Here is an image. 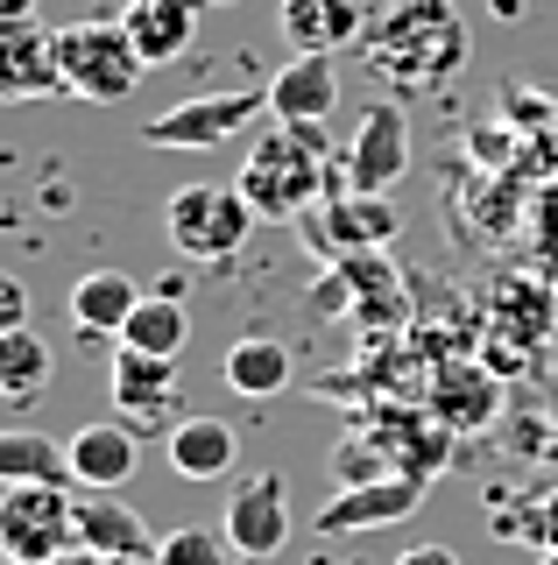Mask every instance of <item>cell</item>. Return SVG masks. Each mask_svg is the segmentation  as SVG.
<instances>
[{
  "label": "cell",
  "mask_w": 558,
  "mask_h": 565,
  "mask_svg": "<svg viewBox=\"0 0 558 565\" xmlns=\"http://www.w3.org/2000/svg\"><path fill=\"white\" fill-rule=\"evenodd\" d=\"M368 71L389 93H439L466 71V22L452 0H389L382 14H368L361 29Z\"/></svg>",
  "instance_id": "1"
},
{
  "label": "cell",
  "mask_w": 558,
  "mask_h": 565,
  "mask_svg": "<svg viewBox=\"0 0 558 565\" xmlns=\"http://www.w3.org/2000/svg\"><path fill=\"white\" fill-rule=\"evenodd\" d=\"M325 163H333V141L325 128H298V120H269L255 135L248 163H240L234 184L248 191V205L261 220H304L311 199L325 191Z\"/></svg>",
  "instance_id": "2"
},
{
  "label": "cell",
  "mask_w": 558,
  "mask_h": 565,
  "mask_svg": "<svg viewBox=\"0 0 558 565\" xmlns=\"http://www.w3.org/2000/svg\"><path fill=\"white\" fill-rule=\"evenodd\" d=\"M57 64H64V93H78V99H93V106H120L142 85V50H135V35L120 29V22H72V29H57Z\"/></svg>",
  "instance_id": "3"
},
{
  "label": "cell",
  "mask_w": 558,
  "mask_h": 565,
  "mask_svg": "<svg viewBox=\"0 0 558 565\" xmlns=\"http://www.w3.org/2000/svg\"><path fill=\"white\" fill-rule=\"evenodd\" d=\"M163 220H170V241H178L184 255L234 262L240 247H248L261 212L248 205V191H240V184H178V191H170V205H163Z\"/></svg>",
  "instance_id": "4"
},
{
  "label": "cell",
  "mask_w": 558,
  "mask_h": 565,
  "mask_svg": "<svg viewBox=\"0 0 558 565\" xmlns=\"http://www.w3.org/2000/svg\"><path fill=\"white\" fill-rule=\"evenodd\" d=\"M78 544V488H8L0 494V558L50 565Z\"/></svg>",
  "instance_id": "5"
},
{
  "label": "cell",
  "mask_w": 558,
  "mask_h": 565,
  "mask_svg": "<svg viewBox=\"0 0 558 565\" xmlns=\"http://www.w3.org/2000/svg\"><path fill=\"white\" fill-rule=\"evenodd\" d=\"M255 114H269V93H198V99H178L163 114H149L142 141L149 149H219L240 128H255Z\"/></svg>",
  "instance_id": "6"
},
{
  "label": "cell",
  "mask_w": 558,
  "mask_h": 565,
  "mask_svg": "<svg viewBox=\"0 0 558 565\" xmlns=\"http://www.w3.org/2000/svg\"><path fill=\"white\" fill-rule=\"evenodd\" d=\"M404 177H410V114L396 99H382V106L361 114L354 141H346V191H375V199H389Z\"/></svg>",
  "instance_id": "7"
},
{
  "label": "cell",
  "mask_w": 558,
  "mask_h": 565,
  "mask_svg": "<svg viewBox=\"0 0 558 565\" xmlns=\"http://www.w3.org/2000/svg\"><path fill=\"white\" fill-rule=\"evenodd\" d=\"M226 544H234V558H276L290 537V481L283 473H255V481H240L226 494Z\"/></svg>",
  "instance_id": "8"
},
{
  "label": "cell",
  "mask_w": 558,
  "mask_h": 565,
  "mask_svg": "<svg viewBox=\"0 0 558 565\" xmlns=\"http://www.w3.org/2000/svg\"><path fill=\"white\" fill-rule=\"evenodd\" d=\"M135 305H142V282H135L128 269H85V276L72 282V297H64L78 340L93 347V353H114V347H120V332H128Z\"/></svg>",
  "instance_id": "9"
},
{
  "label": "cell",
  "mask_w": 558,
  "mask_h": 565,
  "mask_svg": "<svg viewBox=\"0 0 558 565\" xmlns=\"http://www.w3.org/2000/svg\"><path fill=\"white\" fill-rule=\"evenodd\" d=\"M304 241L319 255H361V247H389L396 241V212L375 191H340L325 212H304Z\"/></svg>",
  "instance_id": "10"
},
{
  "label": "cell",
  "mask_w": 558,
  "mask_h": 565,
  "mask_svg": "<svg viewBox=\"0 0 558 565\" xmlns=\"http://www.w3.org/2000/svg\"><path fill=\"white\" fill-rule=\"evenodd\" d=\"M425 502V473H382V481L340 488L333 502L319 509V537H346V530H382V523H404L410 509Z\"/></svg>",
  "instance_id": "11"
},
{
  "label": "cell",
  "mask_w": 558,
  "mask_h": 565,
  "mask_svg": "<svg viewBox=\"0 0 558 565\" xmlns=\"http://www.w3.org/2000/svg\"><path fill=\"white\" fill-rule=\"evenodd\" d=\"M340 106V64L333 50H298L269 78V120H298V128H325Z\"/></svg>",
  "instance_id": "12"
},
{
  "label": "cell",
  "mask_w": 558,
  "mask_h": 565,
  "mask_svg": "<svg viewBox=\"0 0 558 565\" xmlns=\"http://www.w3.org/2000/svg\"><path fill=\"white\" fill-rule=\"evenodd\" d=\"M57 93H64L57 29L8 22L0 29V99H57Z\"/></svg>",
  "instance_id": "13"
},
{
  "label": "cell",
  "mask_w": 558,
  "mask_h": 565,
  "mask_svg": "<svg viewBox=\"0 0 558 565\" xmlns=\"http://www.w3.org/2000/svg\"><path fill=\"white\" fill-rule=\"evenodd\" d=\"M107 388H114L120 424H163V417H170V396H178V361H163V353H135V347H114V353H107Z\"/></svg>",
  "instance_id": "14"
},
{
  "label": "cell",
  "mask_w": 558,
  "mask_h": 565,
  "mask_svg": "<svg viewBox=\"0 0 558 565\" xmlns=\"http://www.w3.org/2000/svg\"><path fill=\"white\" fill-rule=\"evenodd\" d=\"M72 481L78 488H128L135 481V467H142V438H135V424H120V417H107V424H78L72 438Z\"/></svg>",
  "instance_id": "15"
},
{
  "label": "cell",
  "mask_w": 558,
  "mask_h": 565,
  "mask_svg": "<svg viewBox=\"0 0 558 565\" xmlns=\"http://www.w3.org/2000/svg\"><path fill=\"white\" fill-rule=\"evenodd\" d=\"M78 544L99 558H155V537L142 509L120 502L114 488H78Z\"/></svg>",
  "instance_id": "16"
},
{
  "label": "cell",
  "mask_w": 558,
  "mask_h": 565,
  "mask_svg": "<svg viewBox=\"0 0 558 565\" xmlns=\"http://www.w3.org/2000/svg\"><path fill=\"white\" fill-rule=\"evenodd\" d=\"M283 43L290 50H340L361 43V29H368V14H361V0H283Z\"/></svg>",
  "instance_id": "17"
},
{
  "label": "cell",
  "mask_w": 558,
  "mask_h": 565,
  "mask_svg": "<svg viewBox=\"0 0 558 565\" xmlns=\"http://www.w3.org/2000/svg\"><path fill=\"white\" fill-rule=\"evenodd\" d=\"M170 467L184 473V481H219V473H234L240 459V438L226 417H178L170 424Z\"/></svg>",
  "instance_id": "18"
},
{
  "label": "cell",
  "mask_w": 558,
  "mask_h": 565,
  "mask_svg": "<svg viewBox=\"0 0 558 565\" xmlns=\"http://www.w3.org/2000/svg\"><path fill=\"white\" fill-rule=\"evenodd\" d=\"M219 375H226V388H234V396L261 403V396H283L290 375H298V361H290L283 340H269V332H248V340L226 347V367H219Z\"/></svg>",
  "instance_id": "19"
},
{
  "label": "cell",
  "mask_w": 558,
  "mask_h": 565,
  "mask_svg": "<svg viewBox=\"0 0 558 565\" xmlns=\"http://www.w3.org/2000/svg\"><path fill=\"white\" fill-rule=\"evenodd\" d=\"M120 29L135 35V50H142V64H170L184 57L191 29H198V8L191 0H128V14H120Z\"/></svg>",
  "instance_id": "20"
},
{
  "label": "cell",
  "mask_w": 558,
  "mask_h": 565,
  "mask_svg": "<svg viewBox=\"0 0 558 565\" xmlns=\"http://www.w3.org/2000/svg\"><path fill=\"white\" fill-rule=\"evenodd\" d=\"M0 488H78L72 446L43 431H0Z\"/></svg>",
  "instance_id": "21"
},
{
  "label": "cell",
  "mask_w": 558,
  "mask_h": 565,
  "mask_svg": "<svg viewBox=\"0 0 558 565\" xmlns=\"http://www.w3.org/2000/svg\"><path fill=\"white\" fill-rule=\"evenodd\" d=\"M50 375H57V353H50V340L36 326H14L0 332V396L8 403H36Z\"/></svg>",
  "instance_id": "22"
},
{
  "label": "cell",
  "mask_w": 558,
  "mask_h": 565,
  "mask_svg": "<svg viewBox=\"0 0 558 565\" xmlns=\"http://www.w3.org/2000/svg\"><path fill=\"white\" fill-rule=\"evenodd\" d=\"M191 340V311H184V297H142L128 318V332H120V347H135V353H163V361H178Z\"/></svg>",
  "instance_id": "23"
},
{
  "label": "cell",
  "mask_w": 558,
  "mask_h": 565,
  "mask_svg": "<svg viewBox=\"0 0 558 565\" xmlns=\"http://www.w3.org/2000/svg\"><path fill=\"white\" fill-rule=\"evenodd\" d=\"M155 565H234L226 530H170L155 537Z\"/></svg>",
  "instance_id": "24"
},
{
  "label": "cell",
  "mask_w": 558,
  "mask_h": 565,
  "mask_svg": "<svg viewBox=\"0 0 558 565\" xmlns=\"http://www.w3.org/2000/svg\"><path fill=\"white\" fill-rule=\"evenodd\" d=\"M14 326H36V311H29V282H14L0 269V332H14Z\"/></svg>",
  "instance_id": "25"
},
{
  "label": "cell",
  "mask_w": 558,
  "mask_h": 565,
  "mask_svg": "<svg viewBox=\"0 0 558 565\" xmlns=\"http://www.w3.org/2000/svg\"><path fill=\"white\" fill-rule=\"evenodd\" d=\"M396 565H460V552H452V544H410Z\"/></svg>",
  "instance_id": "26"
},
{
  "label": "cell",
  "mask_w": 558,
  "mask_h": 565,
  "mask_svg": "<svg viewBox=\"0 0 558 565\" xmlns=\"http://www.w3.org/2000/svg\"><path fill=\"white\" fill-rule=\"evenodd\" d=\"M8 22H36V0H0V29Z\"/></svg>",
  "instance_id": "27"
},
{
  "label": "cell",
  "mask_w": 558,
  "mask_h": 565,
  "mask_svg": "<svg viewBox=\"0 0 558 565\" xmlns=\"http://www.w3.org/2000/svg\"><path fill=\"white\" fill-rule=\"evenodd\" d=\"M50 565H114V558H99V552H85V544H72V552H57Z\"/></svg>",
  "instance_id": "28"
},
{
  "label": "cell",
  "mask_w": 558,
  "mask_h": 565,
  "mask_svg": "<svg viewBox=\"0 0 558 565\" xmlns=\"http://www.w3.org/2000/svg\"><path fill=\"white\" fill-rule=\"evenodd\" d=\"M114 565H155V558H114Z\"/></svg>",
  "instance_id": "29"
},
{
  "label": "cell",
  "mask_w": 558,
  "mask_h": 565,
  "mask_svg": "<svg viewBox=\"0 0 558 565\" xmlns=\"http://www.w3.org/2000/svg\"><path fill=\"white\" fill-rule=\"evenodd\" d=\"M537 565H558V552H545V558H537Z\"/></svg>",
  "instance_id": "30"
},
{
  "label": "cell",
  "mask_w": 558,
  "mask_h": 565,
  "mask_svg": "<svg viewBox=\"0 0 558 565\" xmlns=\"http://www.w3.org/2000/svg\"><path fill=\"white\" fill-rule=\"evenodd\" d=\"M234 565H261V558H234Z\"/></svg>",
  "instance_id": "31"
},
{
  "label": "cell",
  "mask_w": 558,
  "mask_h": 565,
  "mask_svg": "<svg viewBox=\"0 0 558 565\" xmlns=\"http://www.w3.org/2000/svg\"><path fill=\"white\" fill-rule=\"evenodd\" d=\"M0 565H14V558H0Z\"/></svg>",
  "instance_id": "32"
},
{
  "label": "cell",
  "mask_w": 558,
  "mask_h": 565,
  "mask_svg": "<svg viewBox=\"0 0 558 565\" xmlns=\"http://www.w3.org/2000/svg\"><path fill=\"white\" fill-rule=\"evenodd\" d=\"M0 403H8V396H0Z\"/></svg>",
  "instance_id": "33"
}]
</instances>
